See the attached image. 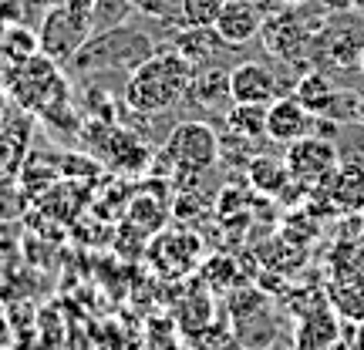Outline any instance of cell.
Returning a JSON list of instances; mask_svg holds the SVG:
<instances>
[{
	"label": "cell",
	"instance_id": "cell-1",
	"mask_svg": "<svg viewBox=\"0 0 364 350\" xmlns=\"http://www.w3.org/2000/svg\"><path fill=\"white\" fill-rule=\"evenodd\" d=\"M193 78V61L176 51L172 44H162L152 58H145L125 78L122 102L129 104V111H135V115H166L179 102H186Z\"/></svg>",
	"mask_w": 364,
	"mask_h": 350
},
{
	"label": "cell",
	"instance_id": "cell-24",
	"mask_svg": "<svg viewBox=\"0 0 364 350\" xmlns=\"http://www.w3.org/2000/svg\"><path fill=\"white\" fill-rule=\"evenodd\" d=\"M321 7H324L327 13H334V11H348V7H358V0H317Z\"/></svg>",
	"mask_w": 364,
	"mask_h": 350
},
{
	"label": "cell",
	"instance_id": "cell-23",
	"mask_svg": "<svg viewBox=\"0 0 364 350\" xmlns=\"http://www.w3.org/2000/svg\"><path fill=\"white\" fill-rule=\"evenodd\" d=\"M226 0H182V27H216Z\"/></svg>",
	"mask_w": 364,
	"mask_h": 350
},
{
	"label": "cell",
	"instance_id": "cell-20",
	"mask_svg": "<svg viewBox=\"0 0 364 350\" xmlns=\"http://www.w3.org/2000/svg\"><path fill=\"white\" fill-rule=\"evenodd\" d=\"M0 51L11 65H24L34 54H41V38L34 24H7L0 27Z\"/></svg>",
	"mask_w": 364,
	"mask_h": 350
},
{
	"label": "cell",
	"instance_id": "cell-9",
	"mask_svg": "<svg viewBox=\"0 0 364 350\" xmlns=\"http://www.w3.org/2000/svg\"><path fill=\"white\" fill-rule=\"evenodd\" d=\"M149 260L156 266L159 276L166 280H179L203 263V243L196 233H159L149 246Z\"/></svg>",
	"mask_w": 364,
	"mask_h": 350
},
{
	"label": "cell",
	"instance_id": "cell-25",
	"mask_svg": "<svg viewBox=\"0 0 364 350\" xmlns=\"http://www.w3.org/2000/svg\"><path fill=\"white\" fill-rule=\"evenodd\" d=\"M11 61L4 58V51H0V91H7V81H11Z\"/></svg>",
	"mask_w": 364,
	"mask_h": 350
},
{
	"label": "cell",
	"instance_id": "cell-14",
	"mask_svg": "<svg viewBox=\"0 0 364 350\" xmlns=\"http://www.w3.org/2000/svg\"><path fill=\"white\" fill-rule=\"evenodd\" d=\"M338 337H341V320H338V310H334L331 303L304 313L297 330H294L297 350H331L338 344Z\"/></svg>",
	"mask_w": 364,
	"mask_h": 350
},
{
	"label": "cell",
	"instance_id": "cell-8",
	"mask_svg": "<svg viewBox=\"0 0 364 350\" xmlns=\"http://www.w3.org/2000/svg\"><path fill=\"white\" fill-rule=\"evenodd\" d=\"M287 169L290 175L300 182V185H307V189H317V185H324L341 165V155H338V145L334 138H327V135H304L297 142L287 145Z\"/></svg>",
	"mask_w": 364,
	"mask_h": 350
},
{
	"label": "cell",
	"instance_id": "cell-12",
	"mask_svg": "<svg viewBox=\"0 0 364 350\" xmlns=\"http://www.w3.org/2000/svg\"><path fill=\"white\" fill-rule=\"evenodd\" d=\"M263 21H267V7L260 0H226L220 21H216V31L230 48H243V44L260 38Z\"/></svg>",
	"mask_w": 364,
	"mask_h": 350
},
{
	"label": "cell",
	"instance_id": "cell-13",
	"mask_svg": "<svg viewBox=\"0 0 364 350\" xmlns=\"http://www.w3.org/2000/svg\"><path fill=\"white\" fill-rule=\"evenodd\" d=\"M186 102H193L196 108H206V111H226L233 104L230 94V71L220 65H199L196 67V78L189 84Z\"/></svg>",
	"mask_w": 364,
	"mask_h": 350
},
{
	"label": "cell",
	"instance_id": "cell-3",
	"mask_svg": "<svg viewBox=\"0 0 364 350\" xmlns=\"http://www.w3.org/2000/svg\"><path fill=\"white\" fill-rule=\"evenodd\" d=\"M7 98L24 115L48 118L71 104V75L58 61L44 58V54H34L31 61L11 67Z\"/></svg>",
	"mask_w": 364,
	"mask_h": 350
},
{
	"label": "cell",
	"instance_id": "cell-31",
	"mask_svg": "<svg viewBox=\"0 0 364 350\" xmlns=\"http://www.w3.org/2000/svg\"><path fill=\"white\" fill-rule=\"evenodd\" d=\"M358 71H361V75H364V54H361V65H358Z\"/></svg>",
	"mask_w": 364,
	"mask_h": 350
},
{
	"label": "cell",
	"instance_id": "cell-4",
	"mask_svg": "<svg viewBox=\"0 0 364 350\" xmlns=\"http://www.w3.org/2000/svg\"><path fill=\"white\" fill-rule=\"evenodd\" d=\"M327 11H307L304 7H287L280 4L277 11H267V21H263V31H260V40L267 54H273L277 61L284 65H311V44H314V34L321 31L324 24Z\"/></svg>",
	"mask_w": 364,
	"mask_h": 350
},
{
	"label": "cell",
	"instance_id": "cell-27",
	"mask_svg": "<svg viewBox=\"0 0 364 350\" xmlns=\"http://www.w3.org/2000/svg\"><path fill=\"white\" fill-rule=\"evenodd\" d=\"M354 347L364 350V320H361V327H358V334H354Z\"/></svg>",
	"mask_w": 364,
	"mask_h": 350
},
{
	"label": "cell",
	"instance_id": "cell-6",
	"mask_svg": "<svg viewBox=\"0 0 364 350\" xmlns=\"http://www.w3.org/2000/svg\"><path fill=\"white\" fill-rule=\"evenodd\" d=\"M364 54V7H348L324 17L314 34L311 65L314 67H358Z\"/></svg>",
	"mask_w": 364,
	"mask_h": 350
},
{
	"label": "cell",
	"instance_id": "cell-30",
	"mask_svg": "<svg viewBox=\"0 0 364 350\" xmlns=\"http://www.w3.org/2000/svg\"><path fill=\"white\" fill-rule=\"evenodd\" d=\"M7 344V330H4V324H0V347Z\"/></svg>",
	"mask_w": 364,
	"mask_h": 350
},
{
	"label": "cell",
	"instance_id": "cell-5",
	"mask_svg": "<svg viewBox=\"0 0 364 350\" xmlns=\"http://www.w3.org/2000/svg\"><path fill=\"white\" fill-rule=\"evenodd\" d=\"M95 34L91 0H51L44 17L38 21L41 54L65 67Z\"/></svg>",
	"mask_w": 364,
	"mask_h": 350
},
{
	"label": "cell",
	"instance_id": "cell-17",
	"mask_svg": "<svg viewBox=\"0 0 364 350\" xmlns=\"http://www.w3.org/2000/svg\"><path fill=\"white\" fill-rule=\"evenodd\" d=\"M300 246H304V243H294L290 236H277V239H267V243L257 249V260L270 273H294L307 263V253Z\"/></svg>",
	"mask_w": 364,
	"mask_h": 350
},
{
	"label": "cell",
	"instance_id": "cell-10",
	"mask_svg": "<svg viewBox=\"0 0 364 350\" xmlns=\"http://www.w3.org/2000/svg\"><path fill=\"white\" fill-rule=\"evenodd\" d=\"M230 94L236 104H270L287 91L280 88V78L267 65L243 61V65L230 67Z\"/></svg>",
	"mask_w": 364,
	"mask_h": 350
},
{
	"label": "cell",
	"instance_id": "cell-2",
	"mask_svg": "<svg viewBox=\"0 0 364 350\" xmlns=\"http://www.w3.org/2000/svg\"><path fill=\"white\" fill-rule=\"evenodd\" d=\"M159 48H162V44H159V38L149 27L129 21V24H122V27L91 34L88 44L65 65V71L78 81H88V78H95V75H108V71H125V75H132V71L142 65L145 58H152Z\"/></svg>",
	"mask_w": 364,
	"mask_h": 350
},
{
	"label": "cell",
	"instance_id": "cell-22",
	"mask_svg": "<svg viewBox=\"0 0 364 350\" xmlns=\"http://www.w3.org/2000/svg\"><path fill=\"white\" fill-rule=\"evenodd\" d=\"M139 4L142 0H91V21H95V34L98 31H112L139 17Z\"/></svg>",
	"mask_w": 364,
	"mask_h": 350
},
{
	"label": "cell",
	"instance_id": "cell-18",
	"mask_svg": "<svg viewBox=\"0 0 364 350\" xmlns=\"http://www.w3.org/2000/svg\"><path fill=\"white\" fill-rule=\"evenodd\" d=\"M324 185L331 189V199H334L341 209H358L364 202V165L344 162V165H338V172H334Z\"/></svg>",
	"mask_w": 364,
	"mask_h": 350
},
{
	"label": "cell",
	"instance_id": "cell-7",
	"mask_svg": "<svg viewBox=\"0 0 364 350\" xmlns=\"http://www.w3.org/2000/svg\"><path fill=\"white\" fill-rule=\"evenodd\" d=\"M159 155L169 162L172 172H179V179L193 182L220 162V135L206 121H179Z\"/></svg>",
	"mask_w": 364,
	"mask_h": 350
},
{
	"label": "cell",
	"instance_id": "cell-21",
	"mask_svg": "<svg viewBox=\"0 0 364 350\" xmlns=\"http://www.w3.org/2000/svg\"><path fill=\"white\" fill-rule=\"evenodd\" d=\"M331 307L354 324L364 320V276H341L331 283Z\"/></svg>",
	"mask_w": 364,
	"mask_h": 350
},
{
	"label": "cell",
	"instance_id": "cell-29",
	"mask_svg": "<svg viewBox=\"0 0 364 350\" xmlns=\"http://www.w3.org/2000/svg\"><path fill=\"white\" fill-rule=\"evenodd\" d=\"M358 121H364V98H358Z\"/></svg>",
	"mask_w": 364,
	"mask_h": 350
},
{
	"label": "cell",
	"instance_id": "cell-28",
	"mask_svg": "<svg viewBox=\"0 0 364 350\" xmlns=\"http://www.w3.org/2000/svg\"><path fill=\"white\" fill-rule=\"evenodd\" d=\"M280 4H287V7H304V4H314V0H280Z\"/></svg>",
	"mask_w": 364,
	"mask_h": 350
},
{
	"label": "cell",
	"instance_id": "cell-11",
	"mask_svg": "<svg viewBox=\"0 0 364 350\" xmlns=\"http://www.w3.org/2000/svg\"><path fill=\"white\" fill-rule=\"evenodd\" d=\"M314 121L317 118L300 104V98L290 91V94H280L277 102L267 104V138L277 145H290L311 135L314 131Z\"/></svg>",
	"mask_w": 364,
	"mask_h": 350
},
{
	"label": "cell",
	"instance_id": "cell-26",
	"mask_svg": "<svg viewBox=\"0 0 364 350\" xmlns=\"http://www.w3.org/2000/svg\"><path fill=\"white\" fill-rule=\"evenodd\" d=\"M7 102H11V98H7V91H0V128L7 125Z\"/></svg>",
	"mask_w": 364,
	"mask_h": 350
},
{
	"label": "cell",
	"instance_id": "cell-19",
	"mask_svg": "<svg viewBox=\"0 0 364 350\" xmlns=\"http://www.w3.org/2000/svg\"><path fill=\"white\" fill-rule=\"evenodd\" d=\"M223 121L230 135H240V138H250V142H260L267 138V104H230L223 111Z\"/></svg>",
	"mask_w": 364,
	"mask_h": 350
},
{
	"label": "cell",
	"instance_id": "cell-15",
	"mask_svg": "<svg viewBox=\"0 0 364 350\" xmlns=\"http://www.w3.org/2000/svg\"><path fill=\"white\" fill-rule=\"evenodd\" d=\"M169 44L179 54H186L196 67L206 65V61H213L223 48H230V44L220 38V31H216V27H179V31L169 38Z\"/></svg>",
	"mask_w": 364,
	"mask_h": 350
},
{
	"label": "cell",
	"instance_id": "cell-32",
	"mask_svg": "<svg viewBox=\"0 0 364 350\" xmlns=\"http://www.w3.org/2000/svg\"><path fill=\"white\" fill-rule=\"evenodd\" d=\"M260 4H270V0H260Z\"/></svg>",
	"mask_w": 364,
	"mask_h": 350
},
{
	"label": "cell",
	"instance_id": "cell-16",
	"mask_svg": "<svg viewBox=\"0 0 364 350\" xmlns=\"http://www.w3.org/2000/svg\"><path fill=\"white\" fill-rule=\"evenodd\" d=\"M247 179L250 189H257L260 195H284V189H290V169H287V158H273V155H253V162L247 165Z\"/></svg>",
	"mask_w": 364,
	"mask_h": 350
}]
</instances>
